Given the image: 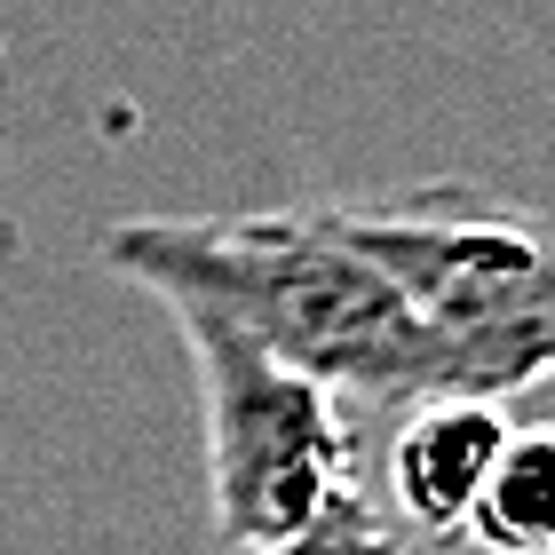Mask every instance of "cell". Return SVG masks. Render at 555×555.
Instances as JSON below:
<instances>
[{
	"instance_id": "5",
	"label": "cell",
	"mask_w": 555,
	"mask_h": 555,
	"mask_svg": "<svg viewBox=\"0 0 555 555\" xmlns=\"http://www.w3.org/2000/svg\"><path fill=\"white\" fill-rule=\"evenodd\" d=\"M461 540L485 555H555V421L508 428Z\"/></svg>"
},
{
	"instance_id": "4",
	"label": "cell",
	"mask_w": 555,
	"mask_h": 555,
	"mask_svg": "<svg viewBox=\"0 0 555 555\" xmlns=\"http://www.w3.org/2000/svg\"><path fill=\"white\" fill-rule=\"evenodd\" d=\"M508 413L492 397H428V405H405L389 437V524L421 540H461L476 516V492L508 444Z\"/></svg>"
},
{
	"instance_id": "2",
	"label": "cell",
	"mask_w": 555,
	"mask_h": 555,
	"mask_svg": "<svg viewBox=\"0 0 555 555\" xmlns=\"http://www.w3.org/2000/svg\"><path fill=\"white\" fill-rule=\"evenodd\" d=\"M325 215L452 349L468 397L508 405L516 389L555 382V215L508 207L476 183L341 198Z\"/></svg>"
},
{
	"instance_id": "6",
	"label": "cell",
	"mask_w": 555,
	"mask_h": 555,
	"mask_svg": "<svg viewBox=\"0 0 555 555\" xmlns=\"http://www.w3.org/2000/svg\"><path fill=\"white\" fill-rule=\"evenodd\" d=\"M270 555H405V532L389 524V508L365 485H349L341 500H325V508Z\"/></svg>"
},
{
	"instance_id": "3",
	"label": "cell",
	"mask_w": 555,
	"mask_h": 555,
	"mask_svg": "<svg viewBox=\"0 0 555 555\" xmlns=\"http://www.w3.org/2000/svg\"><path fill=\"white\" fill-rule=\"evenodd\" d=\"M198 373V428H207V516L222 555H270L310 524L325 500L358 485V428L341 397L310 373L278 365L262 341L207 310H167Z\"/></svg>"
},
{
	"instance_id": "1",
	"label": "cell",
	"mask_w": 555,
	"mask_h": 555,
	"mask_svg": "<svg viewBox=\"0 0 555 555\" xmlns=\"http://www.w3.org/2000/svg\"><path fill=\"white\" fill-rule=\"evenodd\" d=\"M104 262L128 286L159 294V310H207L238 325L278 365L310 373L334 397L397 413L428 397H468L452 349L325 207L238 222H119L104 231Z\"/></svg>"
}]
</instances>
